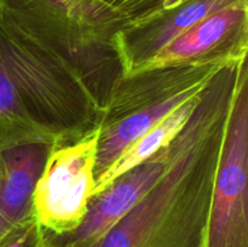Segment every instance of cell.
<instances>
[{
    "label": "cell",
    "mask_w": 248,
    "mask_h": 247,
    "mask_svg": "<svg viewBox=\"0 0 248 247\" xmlns=\"http://www.w3.org/2000/svg\"><path fill=\"white\" fill-rule=\"evenodd\" d=\"M240 0H190L181 5L171 17L153 29L148 38L143 40L137 52V60L147 63L155 55L166 47L171 41L210 16Z\"/></svg>",
    "instance_id": "ba28073f"
},
{
    "label": "cell",
    "mask_w": 248,
    "mask_h": 247,
    "mask_svg": "<svg viewBox=\"0 0 248 247\" xmlns=\"http://www.w3.org/2000/svg\"><path fill=\"white\" fill-rule=\"evenodd\" d=\"M47 157L48 149L43 143L0 150V244L26 223Z\"/></svg>",
    "instance_id": "277c9868"
},
{
    "label": "cell",
    "mask_w": 248,
    "mask_h": 247,
    "mask_svg": "<svg viewBox=\"0 0 248 247\" xmlns=\"http://www.w3.org/2000/svg\"><path fill=\"white\" fill-rule=\"evenodd\" d=\"M72 1L78 2V4H89V5H93V6H98V5L101 4L102 0H68L69 5Z\"/></svg>",
    "instance_id": "7c38bea8"
},
{
    "label": "cell",
    "mask_w": 248,
    "mask_h": 247,
    "mask_svg": "<svg viewBox=\"0 0 248 247\" xmlns=\"http://www.w3.org/2000/svg\"><path fill=\"white\" fill-rule=\"evenodd\" d=\"M201 92L184 102L182 106L170 113L166 118L162 119L147 135H144L135 144L131 145L106 172L94 178V188L92 190V196H97L98 194H101L121 174L143 164L148 159L154 156L162 148L167 147L186 125L191 114L198 106Z\"/></svg>",
    "instance_id": "52a82bcc"
},
{
    "label": "cell",
    "mask_w": 248,
    "mask_h": 247,
    "mask_svg": "<svg viewBox=\"0 0 248 247\" xmlns=\"http://www.w3.org/2000/svg\"><path fill=\"white\" fill-rule=\"evenodd\" d=\"M148 1V0H102L101 6L102 9H107L109 11L120 12L132 10V7H137L138 5H142V2Z\"/></svg>",
    "instance_id": "8fae6325"
},
{
    "label": "cell",
    "mask_w": 248,
    "mask_h": 247,
    "mask_svg": "<svg viewBox=\"0 0 248 247\" xmlns=\"http://www.w3.org/2000/svg\"><path fill=\"white\" fill-rule=\"evenodd\" d=\"M101 131L47 157L36 182L33 203L39 224L69 235L81 224L94 188V164Z\"/></svg>",
    "instance_id": "7a4b0ae2"
},
{
    "label": "cell",
    "mask_w": 248,
    "mask_h": 247,
    "mask_svg": "<svg viewBox=\"0 0 248 247\" xmlns=\"http://www.w3.org/2000/svg\"><path fill=\"white\" fill-rule=\"evenodd\" d=\"M23 114V99L15 75L0 47V133Z\"/></svg>",
    "instance_id": "9c48e42d"
},
{
    "label": "cell",
    "mask_w": 248,
    "mask_h": 247,
    "mask_svg": "<svg viewBox=\"0 0 248 247\" xmlns=\"http://www.w3.org/2000/svg\"><path fill=\"white\" fill-rule=\"evenodd\" d=\"M246 7V0H240L219 11L213 12L171 41L145 64L166 65L207 52L219 44L230 31L244 23Z\"/></svg>",
    "instance_id": "8992f818"
},
{
    "label": "cell",
    "mask_w": 248,
    "mask_h": 247,
    "mask_svg": "<svg viewBox=\"0 0 248 247\" xmlns=\"http://www.w3.org/2000/svg\"><path fill=\"white\" fill-rule=\"evenodd\" d=\"M170 144L143 164L121 174L98 194L101 196L87 206L81 224L67 235L63 244L74 247L91 246L127 215L164 174L170 160Z\"/></svg>",
    "instance_id": "3957f363"
},
{
    "label": "cell",
    "mask_w": 248,
    "mask_h": 247,
    "mask_svg": "<svg viewBox=\"0 0 248 247\" xmlns=\"http://www.w3.org/2000/svg\"><path fill=\"white\" fill-rule=\"evenodd\" d=\"M47 242L40 227L26 222L14 230L0 244V247H46Z\"/></svg>",
    "instance_id": "30bf717a"
},
{
    "label": "cell",
    "mask_w": 248,
    "mask_h": 247,
    "mask_svg": "<svg viewBox=\"0 0 248 247\" xmlns=\"http://www.w3.org/2000/svg\"><path fill=\"white\" fill-rule=\"evenodd\" d=\"M201 85L202 84H196L186 87L153 106L133 113L102 132L97 147L94 178L106 172L131 145L147 135L162 119L166 118L184 102L200 93L203 89Z\"/></svg>",
    "instance_id": "5b68a950"
},
{
    "label": "cell",
    "mask_w": 248,
    "mask_h": 247,
    "mask_svg": "<svg viewBox=\"0 0 248 247\" xmlns=\"http://www.w3.org/2000/svg\"><path fill=\"white\" fill-rule=\"evenodd\" d=\"M248 84L244 63L213 182L205 247H248Z\"/></svg>",
    "instance_id": "6da1fadb"
},
{
    "label": "cell",
    "mask_w": 248,
    "mask_h": 247,
    "mask_svg": "<svg viewBox=\"0 0 248 247\" xmlns=\"http://www.w3.org/2000/svg\"><path fill=\"white\" fill-rule=\"evenodd\" d=\"M46 247H74V246H72V245H68V244H63V242H52L48 240Z\"/></svg>",
    "instance_id": "4fadbf2b"
}]
</instances>
